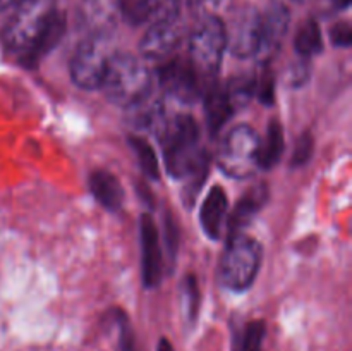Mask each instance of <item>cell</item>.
<instances>
[{
	"mask_svg": "<svg viewBox=\"0 0 352 351\" xmlns=\"http://www.w3.org/2000/svg\"><path fill=\"white\" fill-rule=\"evenodd\" d=\"M65 16L55 0H21L2 30L9 52L21 55L24 65H34L60 41Z\"/></svg>",
	"mask_w": 352,
	"mask_h": 351,
	"instance_id": "1",
	"label": "cell"
},
{
	"mask_svg": "<svg viewBox=\"0 0 352 351\" xmlns=\"http://www.w3.org/2000/svg\"><path fill=\"white\" fill-rule=\"evenodd\" d=\"M157 136L164 147L165 167L172 178L186 179L203 165H208V157L199 147V127L188 114L179 110L168 114Z\"/></svg>",
	"mask_w": 352,
	"mask_h": 351,
	"instance_id": "2",
	"label": "cell"
},
{
	"mask_svg": "<svg viewBox=\"0 0 352 351\" xmlns=\"http://www.w3.org/2000/svg\"><path fill=\"white\" fill-rule=\"evenodd\" d=\"M153 74L141 58L126 52H112L100 88L113 105L133 109L153 93Z\"/></svg>",
	"mask_w": 352,
	"mask_h": 351,
	"instance_id": "3",
	"label": "cell"
},
{
	"mask_svg": "<svg viewBox=\"0 0 352 351\" xmlns=\"http://www.w3.org/2000/svg\"><path fill=\"white\" fill-rule=\"evenodd\" d=\"M189 64L199 76V79L212 78L217 74L227 50L226 23L222 17H205L198 19L188 38Z\"/></svg>",
	"mask_w": 352,
	"mask_h": 351,
	"instance_id": "4",
	"label": "cell"
},
{
	"mask_svg": "<svg viewBox=\"0 0 352 351\" xmlns=\"http://www.w3.org/2000/svg\"><path fill=\"white\" fill-rule=\"evenodd\" d=\"M260 136L251 126L232 127L222 140L217 153L219 167L234 179H246L260 167Z\"/></svg>",
	"mask_w": 352,
	"mask_h": 351,
	"instance_id": "5",
	"label": "cell"
},
{
	"mask_svg": "<svg viewBox=\"0 0 352 351\" xmlns=\"http://www.w3.org/2000/svg\"><path fill=\"white\" fill-rule=\"evenodd\" d=\"M261 265V246L246 234L230 236L220 265L222 282L232 291H246L256 279Z\"/></svg>",
	"mask_w": 352,
	"mask_h": 351,
	"instance_id": "6",
	"label": "cell"
},
{
	"mask_svg": "<svg viewBox=\"0 0 352 351\" xmlns=\"http://www.w3.org/2000/svg\"><path fill=\"white\" fill-rule=\"evenodd\" d=\"M110 55L112 52L107 47V36H88L82 40L71 58L74 85L82 89L100 88Z\"/></svg>",
	"mask_w": 352,
	"mask_h": 351,
	"instance_id": "7",
	"label": "cell"
},
{
	"mask_svg": "<svg viewBox=\"0 0 352 351\" xmlns=\"http://www.w3.org/2000/svg\"><path fill=\"white\" fill-rule=\"evenodd\" d=\"M227 48L239 58L256 57L261 38V10L244 6L234 10L226 24Z\"/></svg>",
	"mask_w": 352,
	"mask_h": 351,
	"instance_id": "8",
	"label": "cell"
},
{
	"mask_svg": "<svg viewBox=\"0 0 352 351\" xmlns=\"http://www.w3.org/2000/svg\"><path fill=\"white\" fill-rule=\"evenodd\" d=\"M162 95L174 103H192L201 89V79L189 61L170 58L158 69Z\"/></svg>",
	"mask_w": 352,
	"mask_h": 351,
	"instance_id": "9",
	"label": "cell"
},
{
	"mask_svg": "<svg viewBox=\"0 0 352 351\" xmlns=\"http://www.w3.org/2000/svg\"><path fill=\"white\" fill-rule=\"evenodd\" d=\"M186 24L182 17L148 24L143 40L140 43L141 55L148 61H165L170 58L186 38Z\"/></svg>",
	"mask_w": 352,
	"mask_h": 351,
	"instance_id": "10",
	"label": "cell"
},
{
	"mask_svg": "<svg viewBox=\"0 0 352 351\" xmlns=\"http://www.w3.org/2000/svg\"><path fill=\"white\" fill-rule=\"evenodd\" d=\"M291 12L282 2L274 0L261 12V38L256 57L260 64H268L277 57L285 34H287Z\"/></svg>",
	"mask_w": 352,
	"mask_h": 351,
	"instance_id": "11",
	"label": "cell"
},
{
	"mask_svg": "<svg viewBox=\"0 0 352 351\" xmlns=\"http://www.w3.org/2000/svg\"><path fill=\"white\" fill-rule=\"evenodd\" d=\"M120 17L119 0H81L78 19L88 36H107Z\"/></svg>",
	"mask_w": 352,
	"mask_h": 351,
	"instance_id": "12",
	"label": "cell"
},
{
	"mask_svg": "<svg viewBox=\"0 0 352 351\" xmlns=\"http://www.w3.org/2000/svg\"><path fill=\"white\" fill-rule=\"evenodd\" d=\"M141 258L144 286L155 288L162 279V248L158 227L150 215L141 217Z\"/></svg>",
	"mask_w": 352,
	"mask_h": 351,
	"instance_id": "13",
	"label": "cell"
},
{
	"mask_svg": "<svg viewBox=\"0 0 352 351\" xmlns=\"http://www.w3.org/2000/svg\"><path fill=\"white\" fill-rule=\"evenodd\" d=\"M227 209H229V203H227L226 193H223L222 188L217 186L208 193V196H206L201 205V212H199V222H201L203 231L212 240H217L222 234Z\"/></svg>",
	"mask_w": 352,
	"mask_h": 351,
	"instance_id": "14",
	"label": "cell"
},
{
	"mask_svg": "<svg viewBox=\"0 0 352 351\" xmlns=\"http://www.w3.org/2000/svg\"><path fill=\"white\" fill-rule=\"evenodd\" d=\"M89 189L96 202L110 212L120 210L124 203V189L120 182L109 171H95L89 176Z\"/></svg>",
	"mask_w": 352,
	"mask_h": 351,
	"instance_id": "15",
	"label": "cell"
},
{
	"mask_svg": "<svg viewBox=\"0 0 352 351\" xmlns=\"http://www.w3.org/2000/svg\"><path fill=\"white\" fill-rule=\"evenodd\" d=\"M205 112L208 129L212 133H217L227 120L232 117L234 107L229 98L226 86L212 85L208 88V93L205 96Z\"/></svg>",
	"mask_w": 352,
	"mask_h": 351,
	"instance_id": "16",
	"label": "cell"
},
{
	"mask_svg": "<svg viewBox=\"0 0 352 351\" xmlns=\"http://www.w3.org/2000/svg\"><path fill=\"white\" fill-rule=\"evenodd\" d=\"M267 188L265 184L254 186L250 189V193L243 196L237 203V206L234 209L232 215L229 219V231L230 236H236L241 234V231L248 226V224L253 220L254 213L261 209L265 202H267Z\"/></svg>",
	"mask_w": 352,
	"mask_h": 351,
	"instance_id": "17",
	"label": "cell"
},
{
	"mask_svg": "<svg viewBox=\"0 0 352 351\" xmlns=\"http://www.w3.org/2000/svg\"><path fill=\"white\" fill-rule=\"evenodd\" d=\"M294 48L302 58L318 55L323 50V34L320 24L313 17L302 21L294 36Z\"/></svg>",
	"mask_w": 352,
	"mask_h": 351,
	"instance_id": "18",
	"label": "cell"
},
{
	"mask_svg": "<svg viewBox=\"0 0 352 351\" xmlns=\"http://www.w3.org/2000/svg\"><path fill=\"white\" fill-rule=\"evenodd\" d=\"M282 151H284V131L277 120H272L267 127V136L265 140H260V167L270 169L277 165L280 160Z\"/></svg>",
	"mask_w": 352,
	"mask_h": 351,
	"instance_id": "19",
	"label": "cell"
},
{
	"mask_svg": "<svg viewBox=\"0 0 352 351\" xmlns=\"http://www.w3.org/2000/svg\"><path fill=\"white\" fill-rule=\"evenodd\" d=\"M258 81L254 76L251 74H243L234 78L232 81L227 83L226 89L229 93V98L232 102L234 110L239 109V107H244L250 103V100L256 95Z\"/></svg>",
	"mask_w": 352,
	"mask_h": 351,
	"instance_id": "20",
	"label": "cell"
},
{
	"mask_svg": "<svg viewBox=\"0 0 352 351\" xmlns=\"http://www.w3.org/2000/svg\"><path fill=\"white\" fill-rule=\"evenodd\" d=\"M182 0H148L146 23L153 24L158 21H168L181 17Z\"/></svg>",
	"mask_w": 352,
	"mask_h": 351,
	"instance_id": "21",
	"label": "cell"
},
{
	"mask_svg": "<svg viewBox=\"0 0 352 351\" xmlns=\"http://www.w3.org/2000/svg\"><path fill=\"white\" fill-rule=\"evenodd\" d=\"M129 143L131 147H133L134 153H136L138 160H140V165L141 169H143L144 174H146L150 179H157L160 169H158V158L157 155H155L153 148L146 143V140L138 136L131 138Z\"/></svg>",
	"mask_w": 352,
	"mask_h": 351,
	"instance_id": "22",
	"label": "cell"
},
{
	"mask_svg": "<svg viewBox=\"0 0 352 351\" xmlns=\"http://www.w3.org/2000/svg\"><path fill=\"white\" fill-rule=\"evenodd\" d=\"M186 6L196 19H205V17H222L230 10L232 0H186Z\"/></svg>",
	"mask_w": 352,
	"mask_h": 351,
	"instance_id": "23",
	"label": "cell"
},
{
	"mask_svg": "<svg viewBox=\"0 0 352 351\" xmlns=\"http://www.w3.org/2000/svg\"><path fill=\"white\" fill-rule=\"evenodd\" d=\"M146 7L148 0H119L120 17L134 26L146 23Z\"/></svg>",
	"mask_w": 352,
	"mask_h": 351,
	"instance_id": "24",
	"label": "cell"
},
{
	"mask_svg": "<svg viewBox=\"0 0 352 351\" xmlns=\"http://www.w3.org/2000/svg\"><path fill=\"white\" fill-rule=\"evenodd\" d=\"M182 306H184L186 315L189 319H195L199 306V289L195 275H188L182 281Z\"/></svg>",
	"mask_w": 352,
	"mask_h": 351,
	"instance_id": "25",
	"label": "cell"
},
{
	"mask_svg": "<svg viewBox=\"0 0 352 351\" xmlns=\"http://www.w3.org/2000/svg\"><path fill=\"white\" fill-rule=\"evenodd\" d=\"M265 337V323L256 320L251 322L246 327L243 336V344H241V351H261Z\"/></svg>",
	"mask_w": 352,
	"mask_h": 351,
	"instance_id": "26",
	"label": "cell"
},
{
	"mask_svg": "<svg viewBox=\"0 0 352 351\" xmlns=\"http://www.w3.org/2000/svg\"><path fill=\"white\" fill-rule=\"evenodd\" d=\"M313 155V138L309 133H305L296 143L294 155H292V165H305Z\"/></svg>",
	"mask_w": 352,
	"mask_h": 351,
	"instance_id": "27",
	"label": "cell"
},
{
	"mask_svg": "<svg viewBox=\"0 0 352 351\" xmlns=\"http://www.w3.org/2000/svg\"><path fill=\"white\" fill-rule=\"evenodd\" d=\"M330 40L336 47H349L352 41L351 24L347 21L333 24L332 30H330Z\"/></svg>",
	"mask_w": 352,
	"mask_h": 351,
	"instance_id": "28",
	"label": "cell"
},
{
	"mask_svg": "<svg viewBox=\"0 0 352 351\" xmlns=\"http://www.w3.org/2000/svg\"><path fill=\"white\" fill-rule=\"evenodd\" d=\"M309 76V67H308V62L302 61L299 62V64H294L291 67V76H289V79H291V83L294 86H299L302 85V83L308 79Z\"/></svg>",
	"mask_w": 352,
	"mask_h": 351,
	"instance_id": "29",
	"label": "cell"
},
{
	"mask_svg": "<svg viewBox=\"0 0 352 351\" xmlns=\"http://www.w3.org/2000/svg\"><path fill=\"white\" fill-rule=\"evenodd\" d=\"M258 95H260V100L263 103H272V100H274V78H272L270 74H267L263 78V81H261V86L260 88H256Z\"/></svg>",
	"mask_w": 352,
	"mask_h": 351,
	"instance_id": "30",
	"label": "cell"
},
{
	"mask_svg": "<svg viewBox=\"0 0 352 351\" xmlns=\"http://www.w3.org/2000/svg\"><path fill=\"white\" fill-rule=\"evenodd\" d=\"M329 6H332L336 10H342V9H347L351 3V0H325Z\"/></svg>",
	"mask_w": 352,
	"mask_h": 351,
	"instance_id": "31",
	"label": "cell"
},
{
	"mask_svg": "<svg viewBox=\"0 0 352 351\" xmlns=\"http://www.w3.org/2000/svg\"><path fill=\"white\" fill-rule=\"evenodd\" d=\"M21 0H0V12L10 9V7H16Z\"/></svg>",
	"mask_w": 352,
	"mask_h": 351,
	"instance_id": "32",
	"label": "cell"
},
{
	"mask_svg": "<svg viewBox=\"0 0 352 351\" xmlns=\"http://www.w3.org/2000/svg\"><path fill=\"white\" fill-rule=\"evenodd\" d=\"M157 351H174V348H172V344L168 343V339H160V343H158V348Z\"/></svg>",
	"mask_w": 352,
	"mask_h": 351,
	"instance_id": "33",
	"label": "cell"
},
{
	"mask_svg": "<svg viewBox=\"0 0 352 351\" xmlns=\"http://www.w3.org/2000/svg\"><path fill=\"white\" fill-rule=\"evenodd\" d=\"M294 2H299V3H306V2H311V0H294Z\"/></svg>",
	"mask_w": 352,
	"mask_h": 351,
	"instance_id": "34",
	"label": "cell"
}]
</instances>
